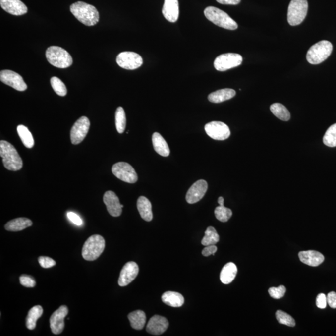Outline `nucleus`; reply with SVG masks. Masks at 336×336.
Instances as JSON below:
<instances>
[{"mask_svg": "<svg viewBox=\"0 0 336 336\" xmlns=\"http://www.w3.org/2000/svg\"><path fill=\"white\" fill-rule=\"evenodd\" d=\"M327 304V296L324 293L319 294L316 298V306L318 308L325 309Z\"/></svg>", "mask_w": 336, "mask_h": 336, "instance_id": "obj_41", "label": "nucleus"}, {"mask_svg": "<svg viewBox=\"0 0 336 336\" xmlns=\"http://www.w3.org/2000/svg\"><path fill=\"white\" fill-rule=\"evenodd\" d=\"M43 309L42 306L37 305L33 307L29 311L28 316L26 317V327L30 330H35L36 326V323L39 318L43 315Z\"/></svg>", "mask_w": 336, "mask_h": 336, "instance_id": "obj_29", "label": "nucleus"}, {"mask_svg": "<svg viewBox=\"0 0 336 336\" xmlns=\"http://www.w3.org/2000/svg\"><path fill=\"white\" fill-rule=\"evenodd\" d=\"M324 144L329 147H336V123L331 125L323 137Z\"/></svg>", "mask_w": 336, "mask_h": 336, "instance_id": "obj_34", "label": "nucleus"}, {"mask_svg": "<svg viewBox=\"0 0 336 336\" xmlns=\"http://www.w3.org/2000/svg\"><path fill=\"white\" fill-rule=\"evenodd\" d=\"M51 84L54 91L58 96L64 97L66 96L67 90L64 82L57 77H53L51 79Z\"/></svg>", "mask_w": 336, "mask_h": 336, "instance_id": "obj_35", "label": "nucleus"}, {"mask_svg": "<svg viewBox=\"0 0 336 336\" xmlns=\"http://www.w3.org/2000/svg\"><path fill=\"white\" fill-rule=\"evenodd\" d=\"M218 203L219 206H224V199L223 197H219L218 199Z\"/></svg>", "mask_w": 336, "mask_h": 336, "instance_id": "obj_46", "label": "nucleus"}, {"mask_svg": "<svg viewBox=\"0 0 336 336\" xmlns=\"http://www.w3.org/2000/svg\"><path fill=\"white\" fill-rule=\"evenodd\" d=\"M153 147L156 152L162 157H167L169 155V146L159 133L155 132L152 136Z\"/></svg>", "mask_w": 336, "mask_h": 336, "instance_id": "obj_22", "label": "nucleus"}, {"mask_svg": "<svg viewBox=\"0 0 336 336\" xmlns=\"http://www.w3.org/2000/svg\"><path fill=\"white\" fill-rule=\"evenodd\" d=\"M0 156L3 160L4 167L9 171H19L23 168V160L16 148L6 141L0 142Z\"/></svg>", "mask_w": 336, "mask_h": 336, "instance_id": "obj_2", "label": "nucleus"}, {"mask_svg": "<svg viewBox=\"0 0 336 336\" xmlns=\"http://www.w3.org/2000/svg\"><path fill=\"white\" fill-rule=\"evenodd\" d=\"M276 318L279 323L282 325H286L289 327H294L296 325L295 321L293 318L283 311L278 310L276 312Z\"/></svg>", "mask_w": 336, "mask_h": 336, "instance_id": "obj_37", "label": "nucleus"}, {"mask_svg": "<svg viewBox=\"0 0 336 336\" xmlns=\"http://www.w3.org/2000/svg\"><path fill=\"white\" fill-rule=\"evenodd\" d=\"M115 125L116 130L119 133H123L125 130L126 118L125 111L123 107H119L115 113Z\"/></svg>", "mask_w": 336, "mask_h": 336, "instance_id": "obj_33", "label": "nucleus"}, {"mask_svg": "<svg viewBox=\"0 0 336 336\" xmlns=\"http://www.w3.org/2000/svg\"><path fill=\"white\" fill-rule=\"evenodd\" d=\"M137 208L141 217L145 221L150 222L153 219L152 206L150 201L145 196H140L137 201Z\"/></svg>", "mask_w": 336, "mask_h": 336, "instance_id": "obj_23", "label": "nucleus"}, {"mask_svg": "<svg viewBox=\"0 0 336 336\" xmlns=\"http://www.w3.org/2000/svg\"><path fill=\"white\" fill-rule=\"evenodd\" d=\"M138 265L135 262L126 263L120 272L118 279L119 286L123 287L128 285L138 276Z\"/></svg>", "mask_w": 336, "mask_h": 336, "instance_id": "obj_16", "label": "nucleus"}, {"mask_svg": "<svg viewBox=\"0 0 336 336\" xmlns=\"http://www.w3.org/2000/svg\"><path fill=\"white\" fill-rule=\"evenodd\" d=\"M104 203L106 204L109 213L113 217L120 216L122 213L123 205L121 204L115 192L107 191L104 195Z\"/></svg>", "mask_w": 336, "mask_h": 336, "instance_id": "obj_17", "label": "nucleus"}, {"mask_svg": "<svg viewBox=\"0 0 336 336\" xmlns=\"http://www.w3.org/2000/svg\"><path fill=\"white\" fill-rule=\"evenodd\" d=\"M208 184L205 180H199L190 187L187 191L186 199L189 204L198 203L203 198L208 191Z\"/></svg>", "mask_w": 336, "mask_h": 336, "instance_id": "obj_15", "label": "nucleus"}, {"mask_svg": "<svg viewBox=\"0 0 336 336\" xmlns=\"http://www.w3.org/2000/svg\"><path fill=\"white\" fill-rule=\"evenodd\" d=\"M238 272L237 267L232 262L228 263L221 270L220 279L222 283L225 284L232 283Z\"/></svg>", "mask_w": 336, "mask_h": 336, "instance_id": "obj_26", "label": "nucleus"}, {"mask_svg": "<svg viewBox=\"0 0 336 336\" xmlns=\"http://www.w3.org/2000/svg\"><path fill=\"white\" fill-rule=\"evenodd\" d=\"M112 171L117 178L127 183L133 184L138 181V175L135 169L127 163H115L112 168Z\"/></svg>", "mask_w": 336, "mask_h": 336, "instance_id": "obj_9", "label": "nucleus"}, {"mask_svg": "<svg viewBox=\"0 0 336 336\" xmlns=\"http://www.w3.org/2000/svg\"><path fill=\"white\" fill-rule=\"evenodd\" d=\"M91 123L86 116H82L73 125L70 131V140L73 145H79L89 132Z\"/></svg>", "mask_w": 336, "mask_h": 336, "instance_id": "obj_11", "label": "nucleus"}, {"mask_svg": "<svg viewBox=\"0 0 336 336\" xmlns=\"http://www.w3.org/2000/svg\"><path fill=\"white\" fill-rule=\"evenodd\" d=\"M116 62L119 66L127 70H135L142 66L143 60L138 54L125 51L120 54L116 57Z\"/></svg>", "mask_w": 336, "mask_h": 336, "instance_id": "obj_10", "label": "nucleus"}, {"mask_svg": "<svg viewBox=\"0 0 336 336\" xmlns=\"http://www.w3.org/2000/svg\"><path fill=\"white\" fill-rule=\"evenodd\" d=\"M162 13L168 21L171 23L176 22L179 14L178 0H165Z\"/></svg>", "mask_w": 336, "mask_h": 336, "instance_id": "obj_21", "label": "nucleus"}, {"mask_svg": "<svg viewBox=\"0 0 336 336\" xmlns=\"http://www.w3.org/2000/svg\"><path fill=\"white\" fill-rule=\"evenodd\" d=\"M308 10L307 0H291L288 9V23L293 26L299 25L305 19Z\"/></svg>", "mask_w": 336, "mask_h": 336, "instance_id": "obj_7", "label": "nucleus"}, {"mask_svg": "<svg viewBox=\"0 0 336 336\" xmlns=\"http://www.w3.org/2000/svg\"><path fill=\"white\" fill-rule=\"evenodd\" d=\"M70 9L75 18L86 26L96 25L99 21L98 11L91 4L77 1L70 6Z\"/></svg>", "mask_w": 336, "mask_h": 336, "instance_id": "obj_1", "label": "nucleus"}, {"mask_svg": "<svg viewBox=\"0 0 336 336\" xmlns=\"http://www.w3.org/2000/svg\"><path fill=\"white\" fill-rule=\"evenodd\" d=\"M69 310L66 306L62 305L55 311L50 318L51 331L55 335H59L64 331V319L66 317Z\"/></svg>", "mask_w": 336, "mask_h": 336, "instance_id": "obj_14", "label": "nucleus"}, {"mask_svg": "<svg viewBox=\"0 0 336 336\" xmlns=\"http://www.w3.org/2000/svg\"><path fill=\"white\" fill-rule=\"evenodd\" d=\"M236 92L232 89H224L218 90L209 95V101L213 103H221L224 101H228L235 97Z\"/></svg>", "mask_w": 336, "mask_h": 336, "instance_id": "obj_25", "label": "nucleus"}, {"mask_svg": "<svg viewBox=\"0 0 336 336\" xmlns=\"http://www.w3.org/2000/svg\"><path fill=\"white\" fill-rule=\"evenodd\" d=\"M204 129L208 135L216 140H225L230 135L228 126L221 121H211L206 124Z\"/></svg>", "mask_w": 336, "mask_h": 336, "instance_id": "obj_12", "label": "nucleus"}, {"mask_svg": "<svg viewBox=\"0 0 336 336\" xmlns=\"http://www.w3.org/2000/svg\"><path fill=\"white\" fill-rule=\"evenodd\" d=\"M219 241V235L215 228L213 227H209L207 228L203 240L202 245L205 246L216 245Z\"/></svg>", "mask_w": 336, "mask_h": 336, "instance_id": "obj_32", "label": "nucleus"}, {"mask_svg": "<svg viewBox=\"0 0 336 336\" xmlns=\"http://www.w3.org/2000/svg\"><path fill=\"white\" fill-rule=\"evenodd\" d=\"M1 8L14 16H21L27 13L28 8L20 0H0Z\"/></svg>", "mask_w": 336, "mask_h": 336, "instance_id": "obj_19", "label": "nucleus"}, {"mask_svg": "<svg viewBox=\"0 0 336 336\" xmlns=\"http://www.w3.org/2000/svg\"><path fill=\"white\" fill-rule=\"evenodd\" d=\"M242 56L236 53H226L219 56L214 60V67L221 72L226 71L228 69L239 66L242 64Z\"/></svg>", "mask_w": 336, "mask_h": 336, "instance_id": "obj_8", "label": "nucleus"}, {"mask_svg": "<svg viewBox=\"0 0 336 336\" xmlns=\"http://www.w3.org/2000/svg\"><path fill=\"white\" fill-rule=\"evenodd\" d=\"M217 250H218V247H217L215 245L206 246V247L204 248L203 252H202V254H203L204 257H209L211 255H214L217 252Z\"/></svg>", "mask_w": 336, "mask_h": 336, "instance_id": "obj_43", "label": "nucleus"}, {"mask_svg": "<svg viewBox=\"0 0 336 336\" xmlns=\"http://www.w3.org/2000/svg\"><path fill=\"white\" fill-rule=\"evenodd\" d=\"M327 303L331 308H336V293L332 291L328 293L327 296Z\"/></svg>", "mask_w": 336, "mask_h": 336, "instance_id": "obj_44", "label": "nucleus"}, {"mask_svg": "<svg viewBox=\"0 0 336 336\" xmlns=\"http://www.w3.org/2000/svg\"><path fill=\"white\" fill-rule=\"evenodd\" d=\"M128 320L131 327L136 330H142L147 321L145 313L142 310H136L129 314Z\"/></svg>", "mask_w": 336, "mask_h": 336, "instance_id": "obj_28", "label": "nucleus"}, {"mask_svg": "<svg viewBox=\"0 0 336 336\" xmlns=\"http://www.w3.org/2000/svg\"><path fill=\"white\" fill-rule=\"evenodd\" d=\"M67 216L68 219H69L72 223H74L75 225L78 226L82 225L83 223L82 220L77 214L72 213V212H69V213H67Z\"/></svg>", "mask_w": 336, "mask_h": 336, "instance_id": "obj_42", "label": "nucleus"}, {"mask_svg": "<svg viewBox=\"0 0 336 336\" xmlns=\"http://www.w3.org/2000/svg\"><path fill=\"white\" fill-rule=\"evenodd\" d=\"M333 49L330 41H321L311 46L307 53L306 59L311 64H321L330 57Z\"/></svg>", "mask_w": 336, "mask_h": 336, "instance_id": "obj_5", "label": "nucleus"}, {"mask_svg": "<svg viewBox=\"0 0 336 336\" xmlns=\"http://www.w3.org/2000/svg\"><path fill=\"white\" fill-rule=\"evenodd\" d=\"M169 323L167 319L159 315L153 316L148 321L147 326V331L151 335H161L167 331Z\"/></svg>", "mask_w": 336, "mask_h": 336, "instance_id": "obj_18", "label": "nucleus"}, {"mask_svg": "<svg viewBox=\"0 0 336 336\" xmlns=\"http://www.w3.org/2000/svg\"><path fill=\"white\" fill-rule=\"evenodd\" d=\"M106 247V241L102 236L94 235L90 237L82 247V255L87 261H94L98 259Z\"/></svg>", "mask_w": 336, "mask_h": 336, "instance_id": "obj_4", "label": "nucleus"}, {"mask_svg": "<svg viewBox=\"0 0 336 336\" xmlns=\"http://www.w3.org/2000/svg\"><path fill=\"white\" fill-rule=\"evenodd\" d=\"M162 299L163 303L174 308H179L183 305L184 303L183 296L174 291L166 292L163 294Z\"/></svg>", "mask_w": 336, "mask_h": 336, "instance_id": "obj_27", "label": "nucleus"}, {"mask_svg": "<svg viewBox=\"0 0 336 336\" xmlns=\"http://www.w3.org/2000/svg\"><path fill=\"white\" fill-rule=\"evenodd\" d=\"M19 281H20L21 285L25 286L26 288H34L36 284L35 279L27 275H21L19 277Z\"/></svg>", "mask_w": 336, "mask_h": 336, "instance_id": "obj_39", "label": "nucleus"}, {"mask_svg": "<svg viewBox=\"0 0 336 336\" xmlns=\"http://www.w3.org/2000/svg\"><path fill=\"white\" fill-rule=\"evenodd\" d=\"M270 111L280 120L287 121L290 119V113H289L288 110L283 104L280 103L273 104L270 106Z\"/></svg>", "mask_w": 336, "mask_h": 336, "instance_id": "obj_31", "label": "nucleus"}, {"mask_svg": "<svg viewBox=\"0 0 336 336\" xmlns=\"http://www.w3.org/2000/svg\"><path fill=\"white\" fill-rule=\"evenodd\" d=\"M19 138H21L23 145L27 148H32L35 145V141H34L33 136L30 131L26 126L23 125L18 126L17 127Z\"/></svg>", "mask_w": 336, "mask_h": 336, "instance_id": "obj_30", "label": "nucleus"}, {"mask_svg": "<svg viewBox=\"0 0 336 336\" xmlns=\"http://www.w3.org/2000/svg\"><path fill=\"white\" fill-rule=\"evenodd\" d=\"M216 1L220 4L237 5L240 3L241 0H216Z\"/></svg>", "mask_w": 336, "mask_h": 336, "instance_id": "obj_45", "label": "nucleus"}, {"mask_svg": "<svg viewBox=\"0 0 336 336\" xmlns=\"http://www.w3.org/2000/svg\"><path fill=\"white\" fill-rule=\"evenodd\" d=\"M39 264L44 269H50V268L55 266L56 262L51 258L48 257H40L38 258Z\"/></svg>", "mask_w": 336, "mask_h": 336, "instance_id": "obj_40", "label": "nucleus"}, {"mask_svg": "<svg viewBox=\"0 0 336 336\" xmlns=\"http://www.w3.org/2000/svg\"><path fill=\"white\" fill-rule=\"evenodd\" d=\"M204 15L216 25L228 30H235L238 24L227 13L216 7L209 6L204 9Z\"/></svg>", "mask_w": 336, "mask_h": 336, "instance_id": "obj_3", "label": "nucleus"}, {"mask_svg": "<svg viewBox=\"0 0 336 336\" xmlns=\"http://www.w3.org/2000/svg\"><path fill=\"white\" fill-rule=\"evenodd\" d=\"M285 286L280 285L279 287H272L269 289V293L272 298L274 299H281L283 298L286 293Z\"/></svg>", "mask_w": 336, "mask_h": 336, "instance_id": "obj_38", "label": "nucleus"}, {"mask_svg": "<svg viewBox=\"0 0 336 336\" xmlns=\"http://www.w3.org/2000/svg\"><path fill=\"white\" fill-rule=\"evenodd\" d=\"M33 225V222L28 218H19L13 219L4 225V228L11 232H19Z\"/></svg>", "mask_w": 336, "mask_h": 336, "instance_id": "obj_24", "label": "nucleus"}, {"mask_svg": "<svg viewBox=\"0 0 336 336\" xmlns=\"http://www.w3.org/2000/svg\"><path fill=\"white\" fill-rule=\"evenodd\" d=\"M46 56L51 65L60 69L69 67L73 63L71 55L59 46H50L46 50Z\"/></svg>", "mask_w": 336, "mask_h": 336, "instance_id": "obj_6", "label": "nucleus"}, {"mask_svg": "<svg viewBox=\"0 0 336 336\" xmlns=\"http://www.w3.org/2000/svg\"><path fill=\"white\" fill-rule=\"evenodd\" d=\"M0 80L4 84L13 87L16 91L23 92L28 88L23 77L18 73L10 70H1L0 72Z\"/></svg>", "mask_w": 336, "mask_h": 336, "instance_id": "obj_13", "label": "nucleus"}, {"mask_svg": "<svg viewBox=\"0 0 336 336\" xmlns=\"http://www.w3.org/2000/svg\"><path fill=\"white\" fill-rule=\"evenodd\" d=\"M298 255L301 262L311 267H318L325 260L324 255L315 250L302 251Z\"/></svg>", "mask_w": 336, "mask_h": 336, "instance_id": "obj_20", "label": "nucleus"}, {"mask_svg": "<svg viewBox=\"0 0 336 336\" xmlns=\"http://www.w3.org/2000/svg\"><path fill=\"white\" fill-rule=\"evenodd\" d=\"M214 213H215L216 218L223 223L227 222L232 216V210L229 208H225L224 206L217 207Z\"/></svg>", "mask_w": 336, "mask_h": 336, "instance_id": "obj_36", "label": "nucleus"}]
</instances>
